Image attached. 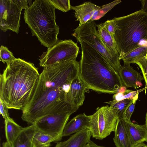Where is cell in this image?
<instances>
[{"label": "cell", "instance_id": "obj_18", "mask_svg": "<svg viewBox=\"0 0 147 147\" xmlns=\"http://www.w3.org/2000/svg\"><path fill=\"white\" fill-rule=\"evenodd\" d=\"M113 140L116 147H132L123 119H118Z\"/></svg>", "mask_w": 147, "mask_h": 147}, {"label": "cell", "instance_id": "obj_11", "mask_svg": "<svg viewBox=\"0 0 147 147\" xmlns=\"http://www.w3.org/2000/svg\"><path fill=\"white\" fill-rule=\"evenodd\" d=\"M88 89L79 76L71 82L66 96V102L72 106L79 108L84 102L85 93Z\"/></svg>", "mask_w": 147, "mask_h": 147}, {"label": "cell", "instance_id": "obj_9", "mask_svg": "<svg viewBox=\"0 0 147 147\" xmlns=\"http://www.w3.org/2000/svg\"><path fill=\"white\" fill-rule=\"evenodd\" d=\"M28 7L26 0H0L1 30L4 32L9 30L18 34L22 11Z\"/></svg>", "mask_w": 147, "mask_h": 147}, {"label": "cell", "instance_id": "obj_17", "mask_svg": "<svg viewBox=\"0 0 147 147\" xmlns=\"http://www.w3.org/2000/svg\"><path fill=\"white\" fill-rule=\"evenodd\" d=\"M37 130L34 124L23 128L11 144L12 147H33L32 140Z\"/></svg>", "mask_w": 147, "mask_h": 147}, {"label": "cell", "instance_id": "obj_35", "mask_svg": "<svg viewBox=\"0 0 147 147\" xmlns=\"http://www.w3.org/2000/svg\"><path fill=\"white\" fill-rule=\"evenodd\" d=\"M145 123L147 127V112L146 113V117H145Z\"/></svg>", "mask_w": 147, "mask_h": 147}, {"label": "cell", "instance_id": "obj_1", "mask_svg": "<svg viewBox=\"0 0 147 147\" xmlns=\"http://www.w3.org/2000/svg\"><path fill=\"white\" fill-rule=\"evenodd\" d=\"M80 62L71 60L43 67L31 100L22 110V120L33 125L48 115L76 111L66 96L73 81L79 76Z\"/></svg>", "mask_w": 147, "mask_h": 147}, {"label": "cell", "instance_id": "obj_22", "mask_svg": "<svg viewBox=\"0 0 147 147\" xmlns=\"http://www.w3.org/2000/svg\"><path fill=\"white\" fill-rule=\"evenodd\" d=\"M147 52V42L140 45L139 47L125 55L121 60L124 65H130L145 57Z\"/></svg>", "mask_w": 147, "mask_h": 147}, {"label": "cell", "instance_id": "obj_33", "mask_svg": "<svg viewBox=\"0 0 147 147\" xmlns=\"http://www.w3.org/2000/svg\"><path fill=\"white\" fill-rule=\"evenodd\" d=\"M133 147H147V145L143 142L136 145Z\"/></svg>", "mask_w": 147, "mask_h": 147}, {"label": "cell", "instance_id": "obj_15", "mask_svg": "<svg viewBox=\"0 0 147 147\" xmlns=\"http://www.w3.org/2000/svg\"><path fill=\"white\" fill-rule=\"evenodd\" d=\"M92 134L90 128H85L71 136L67 140L57 143L55 147H84Z\"/></svg>", "mask_w": 147, "mask_h": 147}, {"label": "cell", "instance_id": "obj_31", "mask_svg": "<svg viewBox=\"0 0 147 147\" xmlns=\"http://www.w3.org/2000/svg\"><path fill=\"white\" fill-rule=\"evenodd\" d=\"M142 3L141 10L147 13V0H140Z\"/></svg>", "mask_w": 147, "mask_h": 147}, {"label": "cell", "instance_id": "obj_29", "mask_svg": "<svg viewBox=\"0 0 147 147\" xmlns=\"http://www.w3.org/2000/svg\"><path fill=\"white\" fill-rule=\"evenodd\" d=\"M138 98H136L133 100L129 105L124 113L123 118L124 120L131 121V118L135 109L136 101Z\"/></svg>", "mask_w": 147, "mask_h": 147}, {"label": "cell", "instance_id": "obj_10", "mask_svg": "<svg viewBox=\"0 0 147 147\" xmlns=\"http://www.w3.org/2000/svg\"><path fill=\"white\" fill-rule=\"evenodd\" d=\"M73 113L67 112L49 114L39 119L33 124L37 130L62 139L65 127L70 116Z\"/></svg>", "mask_w": 147, "mask_h": 147}, {"label": "cell", "instance_id": "obj_28", "mask_svg": "<svg viewBox=\"0 0 147 147\" xmlns=\"http://www.w3.org/2000/svg\"><path fill=\"white\" fill-rule=\"evenodd\" d=\"M139 66L142 72L143 77L147 88V58L144 57L135 62Z\"/></svg>", "mask_w": 147, "mask_h": 147}, {"label": "cell", "instance_id": "obj_12", "mask_svg": "<svg viewBox=\"0 0 147 147\" xmlns=\"http://www.w3.org/2000/svg\"><path fill=\"white\" fill-rule=\"evenodd\" d=\"M119 74L123 84L127 87L137 89L142 85L141 82L144 80L143 77L130 65L121 66Z\"/></svg>", "mask_w": 147, "mask_h": 147}, {"label": "cell", "instance_id": "obj_3", "mask_svg": "<svg viewBox=\"0 0 147 147\" xmlns=\"http://www.w3.org/2000/svg\"><path fill=\"white\" fill-rule=\"evenodd\" d=\"M81 48L79 77L88 88L104 93L115 94L123 86L119 74L102 55L84 42Z\"/></svg>", "mask_w": 147, "mask_h": 147}, {"label": "cell", "instance_id": "obj_34", "mask_svg": "<svg viewBox=\"0 0 147 147\" xmlns=\"http://www.w3.org/2000/svg\"><path fill=\"white\" fill-rule=\"evenodd\" d=\"M2 147H12V146L11 144L6 142L3 143Z\"/></svg>", "mask_w": 147, "mask_h": 147}, {"label": "cell", "instance_id": "obj_13", "mask_svg": "<svg viewBox=\"0 0 147 147\" xmlns=\"http://www.w3.org/2000/svg\"><path fill=\"white\" fill-rule=\"evenodd\" d=\"M125 121L132 147L144 142H147V127L145 124L140 125L131 121L125 120Z\"/></svg>", "mask_w": 147, "mask_h": 147}, {"label": "cell", "instance_id": "obj_6", "mask_svg": "<svg viewBox=\"0 0 147 147\" xmlns=\"http://www.w3.org/2000/svg\"><path fill=\"white\" fill-rule=\"evenodd\" d=\"M96 26L94 21L90 20L73 30L72 35L78 41L84 42L98 52L119 74L121 67L119 57L112 54L105 47L98 35Z\"/></svg>", "mask_w": 147, "mask_h": 147}, {"label": "cell", "instance_id": "obj_8", "mask_svg": "<svg viewBox=\"0 0 147 147\" xmlns=\"http://www.w3.org/2000/svg\"><path fill=\"white\" fill-rule=\"evenodd\" d=\"M79 50L77 44L71 40L58 41L40 56V65L43 67L57 63L76 60Z\"/></svg>", "mask_w": 147, "mask_h": 147}, {"label": "cell", "instance_id": "obj_20", "mask_svg": "<svg viewBox=\"0 0 147 147\" xmlns=\"http://www.w3.org/2000/svg\"><path fill=\"white\" fill-rule=\"evenodd\" d=\"M61 139L59 137L51 135L37 130L32 140L33 147H50L53 142L59 141Z\"/></svg>", "mask_w": 147, "mask_h": 147}, {"label": "cell", "instance_id": "obj_19", "mask_svg": "<svg viewBox=\"0 0 147 147\" xmlns=\"http://www.w3.org/2000/svg\"><path fill=\"white\" fill-rule=\"evenodd\" d=\"M96 26L98 35L105 47L112 54L119 57L114 37L107 30L102 23Z\"/></svg>", "mask_w": 147, "mask_h": 147}, {"label": "cell", "instance_id": "obj_30", "mask_svg": "<svg viewBox=\"0 0 147 147\" xmlns=\"http://www.w3.org/2000/svg\"><path fill=\"white\" fill-rule=\"evenodd\" d=\"M8 109L6 106L0 100V113L5 120L10 117L9 115Z\"/></svg>", "mask_w": 147, "mask_h": 147}, {"label": "cell", "instance_id": "obj_16", "mask_svg": "<svg viewBox=\"0 0 147 147\" xmlns=\"http://www.w3.org/2000/svg\"><path fill=\"white\" fill-rule=\"evenodd\" d=\"M91 120V115H86L84 113L77 115L66 124L63 136H69L86 128H90Z\"/></svg>", "mask_w": 147, "mask_h": 147}, {"label": "cell", "instance_id": "obj_24", "mask_svg": "<svg viewBox=\"0 0 147 147\" xmlns=\"http://www.w3.org/2000/svg\"><path fill=\"white\" fill-rule=\"evenodd\" d=\"M121 2V0H116L103 5L95 12L90 21H94L100 19L104 16L109 10Z\"/></svg>", "mask_w": 147, "mask_h": 147}, {"label": "cell", "instance_id": "obj_7", "mask_svg": "<svg viewBox=\"0 0 147 147\" xmlns=\"http://www.w3.org/2000/svg\"><path fill=\"white\" fill-rule=\"evenodd\" d=\"M91 115L90 129L93 137L102 140L115 131L118 119L117 110L108 105L98 107Z\"/></svg>", "mask_w": 147, "mask_h": 147}, {"label": "cell", "instance_id": "obj_26", "mask_svg": "<svg viewBox=\"0 0 147 147\" xmlns=\"http://www.w3.org/2000/svg\"><path fill=\"white\" fill-rule=\"evenodd\" d=\"M55 9L63 12L71 10L70 1L69 0H49Z\"/></svg>", "mask_w": 147, "mask_h": 147}, {"label": "cell", "instance_id": "obj_32", "mask_svg": "<svg viewBox=\"0 0 147 147\" xmlns=\"http://www.w3.org/2000/svg\"><path fill=\"white\" fill-rule=\"evenodd\" d=\"M84 147H104L103 146H98L94 143L93 142L90 140L88 143Z\"/></svg>", "mask_w": 147, "mask_h": 147}, {"label": "cell", "instance_id": "obj_2", "mask_svg": "<svg viewBox=\"0 0 147 147\" xmlns=\"http://www.w3.org/2000/svg\"><path fill=\"white\" fill-rule=\"evenodd\" d=\"M40 74L32 63L16 58L0 76V100L8 109L22 110L32 98Z\"/></svg>", "mask_w": 147, "mask_h": 147}, {"label": "cell", "instance_id": "obj_5", "mask_svg": "<svg viewBox=\"0 0 147 147\" xmlns=\"http://www.w3.org/2000/svg\"><path fill=\"white\" fill-rule=\"evenodd\" d=\"M114 19L118 28L114 37L120 60L141 41L147 42V13L140 10Z\"/></svg>", "mask_w": 147, "mask_h": 147}, {"label": "cell", "instance_id": "obj_25", "mask_svg": "<svg viewBox=\"0 0 147 147\" xmlns=\"http://www.w3.org/2000/svg\"><path fill=\"white\" fill-rule=\"evenodd\" d=\"M12 53L6 47L1 45L0 48V61L7 65L16 59Z\"/></svg>", "mask_w": 147, "mask_h": 147}, {"label": "cell", "instance_id": "obj_23", "mask_svg": "<svg viewBox=\"0 0 147 147\" xmlns=\"http://www.w3.org/2000/svg\"><path fill=\"white\" fill-rule=\"evenodd\" d=\"M133 100L126 99L119 101L113 100L105 103L109 104L111 107L117 110V115L119 119H123L124 113Z\"/></svg>", "mask_w": 147, "mask_h": 147}, {"label": "cell", "instance_id": "obj_4", "mask_svg": "<svg viewBox=\"0 0 147 147\" xmlns=\"http://www.w3.org/2000/svg\"><path fill=\"white\" fill-rule=\"evenodd\" d=\"M55 9L49 0H35L24 12L25 22L32 36H36L41 44L48 48L59 41Z\"/></svg>", "mask_w": 147, "mask_h": 147}, {"label": "cell", "instance_id": "obj_36", "mask_svg": "<svg viewBox=\"0 0 147 147\" xmlns=\"http://www.w3.org/2000/svg\"><path fill=\"white\" fill-rule=\"evenodd\" d=\"M146 58H147V52L146 55Z\"/></svg>", "mask_w": 147, "mask_h": 147}, {"label": "cell", "instance_id": "obj_21", "mask_svg": "<svg viewBox=\"0 0 147 147\" xmlns=\"http://www.w3.org/2000/svg\"><path fill=\"white\" fill-rule=\"evenodd\" d=\"M4 123L7 142L11 144L24 127L18 124L10 117L5 119Z\"/></svg>", "mask_w": 147, "mask_h": 147}, {"label": "cell", "instance_id": "obj_27", "mask_svg": "<svg viewBox=\"0 0 147 147\" xmlns=\"http://www.w3.org/2000/svg\"><path fill=\"white\" fill-rule=\"evenodd\" d=\"M102 24L112 36L114 37L116 32L118 29V26L115 19L113 18L111 20H107Z\"/></svg>", "mask_w": 147, "mask_h": 147}, {"label": "cell", "instance_id": "obj_14", "mask_svg": "<svg viewBox=\"0 0 147 147\" xmlns=\"http://www.w3.org/2000/svg\"><path fill=\"white\" fill-rule=\"evenodd\" d=\"M100 7L93 3L87 2L75 6H71V9L74 10L76 21H79L80 27L90 21L95 12Z\"/></svg>", "mask_w": 147, "mask_h": 147}]
</instances>
